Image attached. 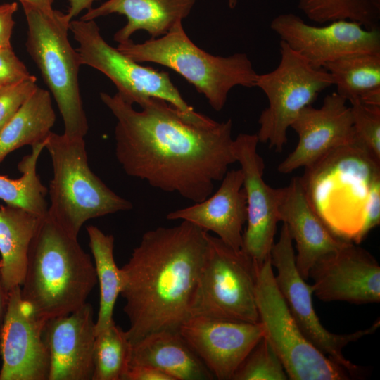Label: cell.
<instances>
[{"label": "cell", "instance_id": "cell-1", "mask_svg": "<svg viewBox=\"0 0 380 380\" xmlns=\"http://www.w3.org/2000/svg\"><path fill=\"white\" fill-rule=\"evenodd\" d=\"M100 97L116 118L115 156L130 177L198 203L236 162L231 119L190 118L156 97L141 100L139 111L118 92Z\"/></svg>", "mask_w": 380, "mask_h": 380}, {"label": "cell", "instance_id": "cell-2", "mask_svg": "<svg viewBox=\"0 0 380 380\" xmlns=\"http://www.w3.org/2000/svg\"><path fill=\"white\" fill-rule=\"evenodd\" d=\"M207 232L185 220L144 233L120 268V295L132 344L160 330L179 331L189 317L205 255Z\"/></svg>", "mask_w": 380, "mask_h": 380}, {"label": "cell", "instance_id": "cell-3", "mask_svg": "<svg viewBox=\"0 0 380 380\" xmlns=\"http://www.w3.org/2000/svg\"><path fill=\"white\" fill-rule=\"evenodd\" d=\"M96 283L90 255L47 212L30 245L23 300L47 321L82 307Z\"/></svg>", "mask_w": 380, "mask_h": 380}, {"label": "cell", "instance_id": "cell-4", "mask_svg": "<svg viewBox=\"0 0 380 380\" xmlns=\"http://www.w3.org/2000/svg\"><path fill=\"white\" fill-rule=\"evenodd\" d=\"M380 179V162L359 143L337 148L300 177L311 208L339 239L357 245L369 190Z\"/></svg>", "mask_w": 380, "mask_h": 380}, {"label": "cell", "instance_id": "cell-5", "mask_svg": "<svg viewBox=\"0 0 380 380\" xmlns=\"http://www.w3.org/2000/svg\"><path fill=\"white\" fill-rule=\"evenodd\" d=\"M117 49L133 61L166 66L182 75L220 111L229 91L236 86L255 87L257 72L246 53L223 57L205 52L189 38L182 21L167 33L141 44L130 39L118 43Z\"/></svg>", "mask_w": 380, "mask_h": 380}, {"label": "cell", "instance_id": "cell-6", "mask_svg": "<svg viewBox=\"0 0 380 380\" xmlns=\"http://www.w3.org/2000/svg\"><path fill=\"white\" fill-rule=\"evenodd\" d=\"M44 148L53 167L47 212L68 234L77 238L87 220L132 208L91 170L84 138L51 132Z\"/></svg>", "mask_w": 380, "mask_h": 380}, {"label": "cell", "instance_id": "cell-7", "mask_svg": "<svg viewBox=\"0 0 380 380\" xmlns=\"http://www.w3.org/2000/svg\"><path fill=\"white\" fill-rule=\"evenodd\" d=\"M27 24L26 49L53 94L68 139H81L89 129L80 91L79 53L70 44L68 32L71 19L56 10L41 11L23 6Z\"/></svg>", "mask_w": 380, "mask_h": 380}, {"label": "cell", "instance_id": "cell-8", "mask_svg": "<svg viewBox=\"0 0 380 380\" xmlns=\"http://www.w3.org/2000/svg\"><path fill=\"white\" fill-rule=\"evenodd\" d=\"M208 246L190 307V317L255 323L258 265L207 232Z\"/></svg>", "mask_w": 380, "mask_h": 380}, {"label": "cell", "instance_id": "cell-9", "mask_svg": "<svg viewBox=\"0 0 380 380\" xmlns=\"http://www.w3.org/2000/svg\"><path fill=\"white\" fill-rule=\"evenodd\" d=\"M255 300L260 322L289 379L348 380L351 376L303 334L277 286L271 258L258 265Z\"/></svg>", "mask_w": 380, "mask_h": 380}, {"label": "cell", "instance_id": "cell-10", "mask_svg": "<svg viewBox=\"0 0 380 380\" xmlns=\"http://www.w3.org/2000/svg\"><path fill=\"white\" fill-rule=\"evenodd\" d=\"M280 61L271 72L258 75L255 87L266 95L268 106L258 119L259 142L281 152L287 142V130L300 112L312 105L319 94L334 85L324 68H315L300 53L280 40Z\"/></svg>", "mask_w": 380, "mask_h": 380}, {"label": "cell", "instance_id": "cell-11", "mask_svg": "<svg viewBox=\"0 0 380 380\" xmlns=\"http://www.w3.org/2000/svg\"><path fill=\"white\" fill-rule=\"evenodd\" d=\"M70 30L79 44L77 51L82 65L92 67L108 77L126 101L133 104L145 98L156 97L190 118L203 115L184 101L167 72L141 65L109 45L94 20H72Z\"/></svg>", "mask_w": 380, "mask_h": 380}, {"label": "cell", "instance_id": "cell-12", "mask_svg": "<svg viewBox=\"0 0 380 380\" xmlns=\"http://www.w3.org/2000/svg\"><path fill=\"white\" fill-rule=\"evenodd\" d=\"M272 267L277 269L275 281L288 309L305 337L319 350L343 367L351 377H361L362 368L347 360L343 349L352 342L374 333L379 327L378 319L369 328L350 334H337L327 330L313 308V289L299 274L296 265L293 239L283 223L279 240L270 252Z\"/></svg>", "mask_w": 380, "mask_h": 380}, {"label": "cell", "instance_id": "cell-13", "mask_svg": "<svg viewBox=\"0 0 380 380\" xmlns=\"http://www.w3.org/2000/svg\"><path fill=\"white\" fill-rule=\"evenodd\" d=\"M270 28L293 50L315 68L357 53L380 52L379 30H367L349 20H336L315 26L289 13L276 16Z\"/></svg>", "mask_w": 380, "mask_h": 380}, {"label": "cell", "instance_id": "cell-14", "mask_svg": "<svg viewBox=\"0 0 380 380\" xmlns=\"http://www.w3.org/2000/svg\"><path fill=\"white\" fill-rule=\"evenodd\" d=\"M258 143L256 134L241 133L234 139V155L243 173L247 203V226L241 250L260 265L270 257L280 222V188H272L263 179L265 162L257 151Z\"/></svg>", "mask_w": 380, "mask_h": 380}, {"label": "cell", "instance_id": "cell-15", "mask_svg": "<svg viewBox=\"0 0 380 380\" xmlns=\"http://www.w3.org/2000/svg\"><path fill=\"white\" fill-rule=\"evenodd\" d=\"M46 322L23 300L20 286L8 292L0 336V380H48L50 357L44 336Z\"/></svg>", "mask_w": 380, "mask_h": 380}, {"label": "cell", "instance_id": "cell-16", "mask_svg": "<svg viewBox=\"0 0 380 380\" xmlns=\"http://www.w3.org/2000/svg\"><path fill=\"white\" fill-rule=\"evenodd\" d=\"M179 332L214 377L232 380L247 355L265 336L260 322L252 323L191 316Z\"/></svg>", "mask_w": 380, "mask_h": 380}, {"label": "cell", "instance_id": "cell-17", "mask_svg": "<svg viewBox=\"0 0 380 380\" xmlns=\"http://www.w3.org/2000/svg\"><path fill=\"white\" fill-rule=\"evenodd\" d=\"M313 294L325 302L356 305L380 302V265L367 250L348 242L310 269Z\"/></svg>", "mask_w": 380, "mask_h": 380}, {"label": "cell", "instance_id": "cell-18", "mask_svg": "<svg viewBox=\"0 0 380 380\" xmlns=\"http://www.w3.org/2000/svg\"><path fill=\"white\" fill-rule=\"evenodd\" d=\"M336 92L327 95L320 108H304L291 125L298 137L294 150L279 163L281 174L311 165L331 151L356 141L350 106Z\"/></svg>", "mask_w": 380, "mask_h": 380}, {"label": "cell", "instance_id": "cell-19", "mask_svg": "<svg viewBox=\"0 0 380 380\" xmlns=\"http://www.w3.org/2000/svg\"><path fill=\"white\" fill-rule=\"evenodd\" d=\"M91 305L46 322L44 336L50 367L48 380H92L96 338Z\"/></svg>", "mask_w": 380, "mask_h": 380}, {"label": "cell", "instance_id": "cell-20", "mask_svg": "<svg viewBox=\"0 0 380 380\" xmlns=\"http://www.w3.org/2000/svg\"><path fill=\"white\" fill-rule=\"evenodd\" d=\"M278 215L296 242V265L305 280L319 259L348 243L334 235L311 208L300 177H293L288 186L280 188Z\"/></svg>", "mask_w": 380, "mask_h": 380}, {"label": "cell", "instance_id": "cell-21", "mask_svg": "<svg viewBox=\"0 0 380 380\" xmlns=\"http://www.w3.org/2000/svg\"><path fill=\"white\" fill-rule=\"evenodd\" d=\"M219 189L204 201L169 213L167 220L188 221L213 232L227 245L241 250L247 220L246 195L241 169L227 171Z\"/></svg>", "mask_w": 380, "mask_h": 380}, {"label": "cell", "instance_id": "cell-22", "mask_svg": "<svg viewBox=\"0 0 380 380\" xmlns=\"http://www.w3.org/2000/svg\"><path fill=\"white\" fill-rule=\"evenodd\" d=\"M196 0H108L91 8L81 18L91 20L113 13L124 15L125 25L114 34L118 43L130 39L138 30H145L151 38L165 34L191 12Z\"/></svg>", "mask_w": 380, "mask_h": 380}, {"label": "cell", "instance_id": "cell-23", "mask_svg": "<svg viewBox=\"0 0 380 380\" xmlns=\"http://www.w3.org/2000/svg\"><path fill=\"white\" fill-rule=\"evenodd\" d=\"M137 365L156 367L174 380L215 378L179 331H158L132 344L129 366Z\"/></svg>", "mask_w": 380, "mask_h": 380}, {"label": "cell", "instance_id": "cell-24", "mask_svg": "<svg viewBox=\"0 0 380 380\" xmlns=\"http://www.w3.org/2000/svg\"><path fill=\"white\" fill-rule=\"evenodd\" d=\"M44 215L0 206V271L8 293L23 284L30 245Z\"/></svg>", "mask_w": 380, "mask_h": 380}, {"label": "cell", "instance_id": "cell-25", "mask_svg": "<svg viewBox=\"0 0 380 380\" xmlns=\"http://www.w3.org/2000/svg\"><path fill=\"white\" fill-rule=\"evenodd\" d=\"M55 121L50 92L37 87L0 131V163L13 151L44 141Z\"/></svg>", "mask_w": 380, "mask_h": 380}, {"label": "cell", "instance_id": "cell-26", "mask_svg": "<svg viewBox=\"0 0 380 380\" xmlns=\"http://www.w3.org/2000/svg\"><path fill=\"white\" fill-rule=\"evenodd\" d=\"M323 68L332 76L336 93L350 103L380 106V52L348 55Z\"/></svg>", "mask_w": 380, "mask_h": 380}, {"label": "cell", "instance_id": "cell-27", "mask_svg": "<svg viewBox=\"0 0 380 380\" xmlns=\"http://www.w3.org/2000/svg\"><path fill=\"white\" fill-rule=\"evenodd\" d=\"M87 232L100 286L99 308L95 322L96 335L115 322L113 319V310L122 291V277L113 256V236L106 234L92 225L87 227Z\"/></svg>", "mask_w": 380, "mask_h": 380}, {"label": "cell", "instance_id": "cell-28", "mask_svg": "<svg viewBox=\"0 0 380 380\" xmlns=\"http://www.w3.org/2000/svg\"><path fill=\"white\" fill-rule=\"evenodd\" d=\"M45 147V140L32 146V151L24 156L18 167L22 176L11 179L0 175V199L7 205L44 215L48 211L45 196L46 188L42 184L37 172L40 153Z\"/></svg>", "mask_w": 380, "mask_h": 380}, {"label": "cell", "instance_id": "cell-29", "mask_svg": "<svg viewBox=\"0 0 380 380\" xmlns=\"http://www.w3.org/2000/svg\"><path fill=\"white\" fill-rule=\"evenodd\" d=\"M298 7L317 23L349 20L379 30L380 0H298Z\"/></svg>", "mask_w": 380, "mask_h": 380}, {"label": "cell", "instance_id": "cell-30", "mask_svg": "<svg viewBox=\"0 0 380 380\" xmlns=\"http://www.w3.org/2000/svg\"><path fill=\"white\" fill-rule=\"evenodd\" d=\"M132 343L114 322L96 335L92 380H124L129 367Z\"/></svg>", "mask_w": 380, "mask_h": 380}, {"label": "cell", "instance_id": "cell-31", "mask_svg": "<svg viewBox=\"0 0 380 380\" xmlns=\"http://www.w3.org/2000/svg\"><path fill=\"white\" fill-rule=\"evenodd\" d=\"M284 366L268 340L263 336L247 355L232 380H286Z\"/></svg>", "mask_w": 380, "mask_h": 380}, {"label": "cell", "instance_id": "cell-32", "mask_svg": "<svg viewBox=\"0 0 380 380\" xmlns=\"http://www.w3.org/2000/svg\"><path fill=\"white\" fill-rule=\"evenodd\" d=\"M350 104L357 142L380 162V106L359 101Z\"/></svg>", "mask_w": 380, "mask_h": 380}, {"label": "cell", "instance_id": "cell-33", "mask_svg": "<svg viewBox=\"0 0 380 380\" xmlns=\"http://www.w3.org/2000/svg\"><path fill=\"white\" fill-rule=\"evenodd\" d=\"M37 78L25 80L0 91V131L11 120L37 87Z\"/></svg>", "mask_w": 380, "mask_h": 380}, {"label": "cell", "instance_id": "cell-34", "mask_svg": "<svg viewBox=\"0 0 380 380\" xmlns=\"http://www.w3.org/2000/svg\"><path fill=\"white\" fill-rule=\"evenodd\" d=\"M31 75L11 47H0V89L15 84Z\"/></svg>", "mask_w": 380, "mask_h": 380}, {"label": "cell", "instance_id": "cell-35", "mask_svg": "<svg viewBox=\"0 0 380 380\" xmlns=\"http://www.w3.org/2000/svg\"><path fill=\"white\" fill-rule=\"evenodd\" d=\"M380 223V179L372 184L362 218V227L359 234L357 245H360L368 234Z\"/></svg>", "mask_w": 380, "mask_h": 380}, {"label": "cell", "instance_id": "cell-36", "mask_svg": "<svg viewBox=\"0 0 380 380\" xmlns=\"http://www.w3.org/2000/svg\"><path fill=\"white\" fill-rule=\"evenodd\" d=\"M17 10L16 2L0 4V47H11V37L15 25L13 15Z\"/></svg>", "mask_w": 380, "mask_h": 380}, {"label": "cell", "instance_id": "cell-37", "mask_svg": "<svg viewBox=\"0 0 380 380\" xmlns=\"http://www.w3.org/2000/svg\"><path fill=\"white\" fill-rule=\"evenodd\" d=\"M124 380H174V379L156 367L137 365L129 367Z\"/></svg>", "mask_w": 380, "mask_h": 380}, {"label": "cell", "instance_id": "cell-38", "mask_svg": "<svg viewBox=\"0 0 380 380\" xmlns=\"http://www.w3.org/2000/svg\"><path fill=\"white\" fill-rule=\"evenodd\" d=\"M97 0H68L69 7L66 13L72 19L84 10H89L92 4Z\"/></svg>", "mask_w": 380, "mask_h": 380}, {"label": "cell", "instance_id": "cell-39", "mask_svg": "<svg viewBox=\"0 0 380 380\" xmlns=\"http://www.w3.org/2000/svg\"><path fill=\"white\" fill-rule=\"evenodd\" d=\"M8 304V293L5 290L2 283L0 271V336L6 317Z\"/></svg>", "mask_w": 380, "mask_h": 380}, {"label": "cell", "instance_id": "cell-40", "mask_svg": "<svg viewBox=\"0 0 380 380\" xmlns=\"http://www.w3.org/2000/svg\"><path fill=\"white\" fill-rule=\"evenodd\" d=\"M22 6H32L41 11L49 12L53 10L52 3L53 0H18Z\"/></svg>", "mask_w": 380, "mask_h": 380}, {"label": "cell", "instance_id": "cell-41", "mask_svg": "<svg viewBox=\"0 0 380 380\" xmlns=\"http://www.w3.org/2000/svg\"><path fill=\"white\" fill-rule=\"evenodd\" d=\"M227 1H228L229 7L233 9L236 6L239 0H227Z\"/></svg>", "mask_w": 380, "mask_h": 380}, {"label": "cell", "instance_id": "cell-42", "mask_svg": "<svg viewBox=\"0 0 380 380\" xmlns=\"http://www.w3.org/2000/svg\"><path fill=\"white\" fill-rule=\"evenodd\" d=\"M4 89V88H3ZM2 89H0V91Z\"/></svg>", "mask_w": 380, "mask_h": 380}]
</instances>
